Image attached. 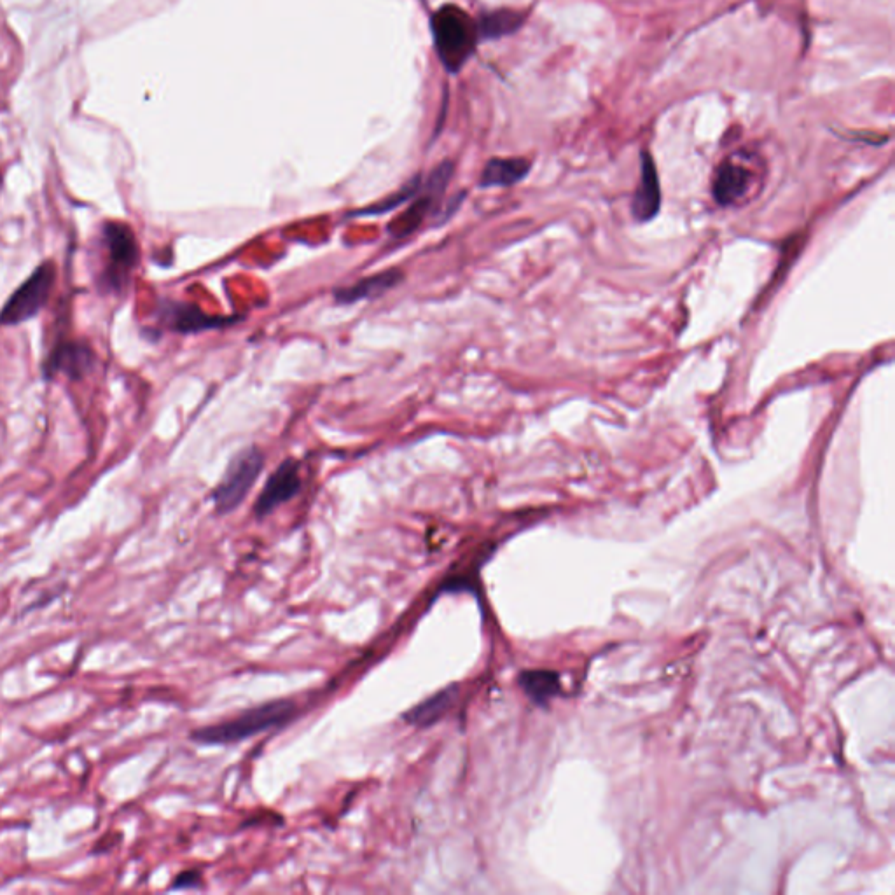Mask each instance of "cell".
<instances>
[{
  "instance_id": "cell-8",
  "label": "cell",
  "mask_w": 895,
  "mask_h": 895,
  "mask_svg": "<svg viewBox=\"0 0 895 895\" xmlns=\"http://www.w3.org/2000/svg\"><path fill=\"white\" fill-rule=\"evenodd\" d=\"M299 488H301L299 464L294 458H285L284 462L278 465L275 472L268 478L263 492L259 493V497H257L256 504H254V513L257 518H266L278 506L289 502L292 497L298 495Z\"/></svg>"
},
{
  "instance_id": "cell-16",
  "label": "cell",
  "mask_w": 895,
  "mask_h": 895,
  "mask_svg": "<svg viewBox=\"0 0 895 895\" xmlns=\"http://www.w3.org/2000/svg\"><path fill=\"white\" fill-rule=\"evenodd\" d=\"M523 16L514 11H497V13L486 14L481 18V25L478 32L485 35L488 39L502 37V35L511 34L516 28L520 27Z\"/></svg>"
},
{
  "instance_id": "cell-4",
  "label": "cell",
  "mask_w": 895,
  "mask_h": 895,
  "mask_svg": "<svg viewBox=\"0 0 895 895\" xmlns=\"http://www.w3.org/2000/svg\"><path fill=\"white\" fill-rule=\"evenodd\" d=\"M263 467V451L257 446H247L238 451L235 457L231 458L221 483L212 493L217 513L228 514L235 511L249 495L252 486L256 485Z\"/></svg>"
},
{
  "instance_id": "cell-5",
  "label": "cell",
  "mask_w": 895,
  "mask_h": 895,
  "mask_svg": "<svg viewBox=\"0 0 895 895\" xmlns=\"http://www.w3.org/2000/svg\"><path fill=\"white\" fill-rule=\"evenodd\" d=\"M55 280V264H41L7 299L0 310V327L18 326L34 319L48 303Z\"/></svg>"
},
{
  "instance_id": "cell-6",
  "label": "cell",
  "mask_w": 895,
  "mask_h": 895,
  "mask_svg": "<svg viewBox=\"0 0 895 895\" xmlns=\"http://www.w3.org/2000/svg\"><path fill=\"white\" fill-rule=\"evenodd\" d=\"M451 174H453V165L451 163H443L439 165L427 181V188L420 189L417 193V200L413 202L410 209L401 214L399 219L389 224V233L396 238H404L411 235L415 229L424 223L427 212L434 207V203L438 202L439 196L443 195L448 182H450Z\"/></svg>"
},
{
  "instance_id": "cell-13",
  "label": "cell",
  "mask_w": 895,
  "mask_h": 895,
  "mask_svg": "<svg viewBox=\"0 0 895 895\" xmlns=\"http://www.w3.org/2000/svg\"><path fill=\"white\" fill-rule=\"evenodd\" d=\"M457 694V684H450L445 689L429 696L427 700L420 701L418 705L410 708L403 715V719L415 728H431L432 724H436L457 701Z\"/></svg>"
},
{
  "instance_id": "cell-15",
  "label": "cell",
  "mask_w": 895,
  "mask_h": 895,
  "mask_svg": "<svg viewBox=\"0 0 895 895\" xmlns=\"http://www.w3.org/2000/svg\"><path fill=\"white\" fill-rule=\"evenodd\" d=\"M520 686L532 701L544 705L560 691V679L556 673L546 670H527L520 675Z\"/></svg>"
},
{
  "instance_id": "cell-12",
  "label": "cell",
  "mask_w": 895,
  "mask_h": 895,
  "mask_svg": "<svg viewBox=\"0 0 895 895\" xmlns=\"http://www.w3.org/2000/svg\"><path fill=\"white\" fill-rule=\"evenodd\" d=\"M404 280V273L401 270H387L376 273L373 277H366L348 285V287H340L334 291V299L340 305H354L362 299L378 298L385 292L394 289L396 285L401 284Z\"/></svg>"
},
{
  "instance_id": "cell-18",
  "label": "cell",
  "mask_w": 895,
  "mask_h": 895,
  "mask_svg": "<svg viewBox=\"0 0 895 895\" xmlns=\"http://www.w3.org/2000/svg\"><path fill=\"white\" fill-rule=\"evenodd\" d=\"M202 882V876L198 871H182L181 875L175 878L172 883V889H195Z\"/></svg>"
},
{
  "instance_id": "cell-11",
  "label": "cell",
  "mask_w": 895,
  "mask_h": 895,
  "mask_svg": "<svg viewBox=\"0 0 895 895\" xmlns=\"http://www.w3.org/2000/svg\"><path fill=\"white\" fill-rule=\"evenodd\" d=\"M752 179H754V175L749 168L743 167L742 163L724 161L715 174L714 189H712L715 202L722 207L742 202L745 195L749 193Z\"/></svg>"
},
{
  "instance_id": "cell-1",
  "label": "cell",
  "mask_w": 895,
  "mask_h": 895,
  "mask_svg": "<svg viewBox=\"0 0 895 895\" xmlns=\"http://www.w3.org/2000/svg\"><path fill=\"white\" fill-rule=\"evenodd\" d=\"M294 712H296V707L291 701H270V703H263L259 707L245 710L243 714L233 717L229 721L196 729L191 733V740L203 743V745H228V743L242 742L245 738L259 735L268 729L284 726Z\"/></svg>"
},
{
  "instance_id": "cell-3",
  "label": "cell",
  "mask_w": 895,
  "mask_h": 895,
  "mask_svg": "<svg viewBox=\"0 0 895 895\" xmlns=\"http://www.w3.org/2000/svg\"><path fill=\"white\" fill-rule=\"evenodd\" d=\"M105 264L100 275V289L119 294L126 289L132 271L140 259L139 243L132 228L121 223H105L102 228Z\"/></svg>"
},
{
  "instance_id": "cell-9",
  "label": "cell",
  "mask_w": 895,
  "mask_h": 895,
  "mask_svg": "<svg viewBox=\"0 0 895 895\" xmlns=\"http://www.w3.org/2000/svg\"><path fill=\"white\" fill-rule=\"evenodd\" d=\"M158 319L170 331L181 334L202 333V331H209L214 327L226 326L229 322H233V319L207 315L200 310V306L181 303V301H163L160 312H158Z\"/></svg>"
},
{
  "instance_id": "cell-7",
  "label": "cell",
  "mask_w": 895,
  "mask_h": 895,
  "mask_svg": "<svg viewBox=\"0 0 895 895\" xmlns=\"http://www.w3.org/2000/svg\"><path fill=\"white\" fill-rule=\"evenodd\" d=\"M97 364V355L84 341H60L42 364L46 380L62 375L69 380H83Z\"/></svg>"
},
{
  "instance_id": "cell-2",
  "label": "cell",
  "mask_w": 895,
  "mask_h": 895,
  "mask_svg": "<svg viewBox=\"0 0 895 895\" xmlns=\"http://www.w3.org/2000/svg\"><path fill=\"white\" fill-rule=\"evenodd\" d=\"M439 60L450 72H458L469 60L478 41V25L458 6H443L431 20Z\"/></svg>"
},
{
  "instance_id": "cell-10",
  "label": "cell",
  "mask_w": 895,
  "mask_h": 895,
  "mask_svg": "<svg viewBox=\"0 0 895 895\" xmlns=\"http://www.w3.org/2000/svg\"><path fill=\"white\" fill-rule=\"evenodd\" d=\"M661 207V189L658 172L649 153L640 156V182L633 198L632 214L639 223H647L656 217Z\"/></svg>"
},
{
  "instance_id": "cell-17",
  "label": "cell",
  "mask_w": 895,
  "mask_h": 895,
  "mask_svg": "<svg viewBox=\"0 0 895 895\" xmlns=\"http://www.w3.org/2000/svg\"><path fill=\"white\" fill-rule=\"evenodd\" d=\"M418 191H420V179L415 177L413 181L408 182L406 186H403L394 195H390L389 198H385L382 202L375 203L373 207L357 210V212H354V216H382V214H387L390 210L397 209L399 205L410 202L411 198L417 196Z\"/></svg>"
},
{
  "instance_id": "cell-14",
  "label": "cell",
  "mask_w": 895,
  "mask_h": 895,
  "mask_svg": "<svg viewBox=\"0 0 895 895\" xmlns=\"http://www.w3.org/2000/svg\"><path fill=\"white\" fill-rule=\"evenodd\" d=\"M530 172V163L521 158H493L481 174V188H509L523 181Z\"/></svg>"
}]
</instances>
